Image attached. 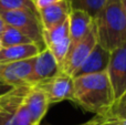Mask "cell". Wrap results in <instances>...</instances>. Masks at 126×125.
Instances as JSON below:
<instances>
[{
	"mask_svg": "<svg viewBox=\"0 0 126 125\" xmlns=\"http://www.w3.org/2000/svg\"><path fill=\"white\" fill-rule=\"evenodd\" d=\"M80 125H126V116H118L113 114L94 115L91 120Z\"/></svg>",
	"mask_w": 126,
	"mask_h": 125,
	"instance_id": "cell-18",
	"label": "cell"
},
{
	"mask_svg": "<svg viewBox=\"0 0 126 125\" xmlns=\"http://www.w3.org/2000/svg\"><path fill=\"white\" fill-rule=\"evenodd\" d=\"M97 43L110 52L126 44V18L122 2L109 0L94 18Z\"/></svg>",
	"mask_w": 126,
	"mask_h": 125,
	"instance_id": "cell-2",
	"label": "cell"
},
{
	"mask_svg": "<svg viewBox=\"0 0 126 125\" xmlns=\"http://www.w3.org/2000/svg\"><path fill=\"white\" fill-rule=\"evenodd\" d=\"M116 1H120V2H122V1H123V0H116Z\"/></svg>",
	"mask_w": 126,
	"mask_h": 125,
	"instance_id": "cell-25",
	"label": "cell"
},
{
	"mask_svg": "<svg viewBox=\"0 0 126 125\" xmlns=\"http://www.w3.org/2000/svg\"><path fill=\"white\" fill-rule=\"evenodd\" d=\"M70 47H71V40L66 39V40H64V41L60 42V43L55 44V46H52V47H50V48H48V50L52 53V55L55 58V60H57L58 63L60 64V66H61L63 60H64V58L66 57L67 52H69Z\"/></svg>",
	"mask_w": 126,
	"mask_h": 125,
	"instance_id": "cell-19",
	"label": "cell"
},
{
	"mask_svg": "<svg viewBox=\"0 0 126 125\" xmlns=\"http://www.w3.org/2000/svg\"><path fill=\"white\" fill-rule=\"evenodd\" d=\"M61 72V66L48 49H43L40 53L33 59L32 71L29 77L28 83L30 85L46 82L52 79Z\"/></svg>",
	"mask_w": 126,
	"mask_h": 125,
	"instance_id": "cell-8",
	"label": "cell"
},
{
	"mask_svg": "<svg viewBox=\"0 0 126 125\" xmlns=\"http://www.w3.org/2000/svg\"><path fill=\"white\" fill-rule=\"evenodd\" d=\"M69 34L71 43H75L87 34L94 24V19L82 10L72 9L69 19Z\"/></svg>",
	"mask_w": 126,
	"mask_h": 125,
	"instance_id": "cell-12",
	"label": "cell"
},
{
	"mask_svg": "<svg viewBox=\"0 0 126 125\" xmlns=\"http://www.w3.org/2000/svg\"><path fill=\"white\" fill-rule=\"evenodd\" d=\"M24 105L30 115L31 124L41 125V121L47 114L49 103L44 92L38 85H31L24 99Z\"/></svg>",
	"mask_w": 126,
	"mask_h": 125,
	"instance_id": "cell-11",
	"label": "cell"
},
{
	"mask_svg": "<svg viewBox=\"0 0 126 125\" xmlns=\"http://www.w3.org/2000/svg\"><path fill=\"white\" fill-rule=\"evenodd\" d=\"M69 1L72 9L84 11L94 19L104 8L109 0H69Z\"/></svg>",
	"mask_w": 126,
	"mask_h": 125,
	"instance_id": "cell-16",
	"label": "cell"
},
{
	"mask_svg": "<svg viewBox=\"0 0 126 125\" xmlns=\"http://www.w3.org/2000/svg\"><path fill=\"white\" fill-rule=\"evenodd\" d=\"M71 10L72 7L69 0H59L47 8L38 10L42 29L49 30L65 22L69 19Z\"/></svg>",
	"mask_w": 126,
	"mask_h": 125,
	"instance_id": "cell-10",
	"label": "cell"
},
{
	"mask_svg": "<svg viewBox=\"0 0 126 125\" xmlns=\"http://www.w3.org/2000/svg\"><path fill=\"white\" fill-rule=\"evenodd\" d=\"M4 27H6V23H4V21L2 20V18L0 17V34H1V32L3 31Z\"/></svg>",
	"mask_w": 126,
	"mask_h": 125,
	"instance_id": "cell-22",
	"label": "cell"
},
{
	"mask_svg": "<svg viewBox=\"0 0 126 125\" xmlns=\"http://www.w3.org/2000/svg\"><path fill=\"white\" fill-rule=\"evenodd\" d=\"M38 86L44 92L49 105H52L66 100L71 101L73 95L74 79L73 77L61 71L52 79L38 84Z\"/></svg>",
	"mask_w": 126,
	"mask_h": 125,
	"instance_id": "cell-7",
	"label": "cell"
},
{
	"mask_svg": "<svg viewBox=\"0 0 126 125\" xmlns=\"http://www.w3.org/2000/svg\"><path fill=\"white\" fill-rule=\"evenodd\" d=\"M33 1H34L37 10H40V9H43L51 6V4H53L54 2L59 1V0H33Z\"/></svg>",
	"mask_w": 126,
	"mask_h": 125,
	"instance_id": "cell-21",
	"label": "cell"
},
{
	"mask_svg": "<svg viewBox=\"0 0 126 125\" xmlns=\"http://www.w3.org/2000/svg\"><path fill=\"white\" fill-rule=\"evenodd\" d=\"M42 39H43L44 47L47 49L52 46H55V44L60 43V42L64 41L66 39H70L69 22H67V20L52 29L43 30L42 31Z\"/></svg>",
	"mask_w": 126,
	"mask_h": 125,
	"instance_id": "cell-15",
	"label": "cell"
},
{
	"mask_svg": "<svg viewBox=\"0 0 126 125\" xmlns=\"http://www.w3.org/2000/svg\"><path fill=\"white\" fill-rule=\"evenodd\" d=\"M0 17L4 23L21 31L23 34L28 35L40 50L46 49L42 39V26L38 12L28 10H12V11H0Z\"/></svg>",
	"mask_w": 126,
	"mask_h": 125,
	"instance_id": "cell-3",
	"label": "cell"
},
{
	"mask_svg": "<svg viewBox=\"0 0 126 125\" xmlns=\"http://www.w3.org/2000/svg\"><path fill=\"white\" fill-rule=\"evenodd\" d=\"M33 59L10 63H0V95L4 94L16 86L29 84L28 80L32 71Z\"/></svg>",
	"mask_w": 126,
	"mask_h": 125,
	"instance_id": "cell-5",
	"label": "cell"
},
{
	"mask_svg": "<svg viewBox=\"0 0 126 125\" xmlns=\"http://www.w3.org/2000/svg\"><path fill=\"white\" fill-rule=\"evenodd\" d=\"M28 10L38 12L33 0H0V11Z\"/></svg>",
	"mask_w": 126,
	"mask_h": 125,
	"instance_id": "cell-17",
	"label": "cell"
},
{
	"mask_svg": "<svg viewBox=\"0 0 126 125\" xmlns=\"http://www.w3.org/2000/svg\"><path fill=\"white\" fill-rule=\"evenodd\" d=\"M40 48L34 43L19 44L0 49V63L19 62L33 59L40 53Z\"/></svg>",
	"mask_w": 126,
	"mask_h": 125,
	"instance_id": "cell-13",
	"label": "cell"
},
{
	"mask_svg": "<svg viewBox=\"0 0 126 125\" xmlns=\"http://www.w3.org/2000/svg\"><path fill=\"white\" fill-rule=\"evenodd\" d=\"M106 74L116 102L126 92V44L111 51Z\"/></svg>",
	"mask_w": 126,
	"mask_h": 125,
	"instance_id": "cell-6",
	"label": "cell"
},
{
	"mask_svg": "<svg viewBox=\"0 0 126 125\" xmlns=\"http://www.w3.org/2000/svg\"><path fill=\"white\" fill-rule=\"evenodd\" d=\"M122 7H123V11H124V15L126 18V0H123L122 1Z\"/></svg>",
	"mask_w": 126,
	"mask_h": 125,
	"instance_id": "cell-23",
	"label": "cell"
},
{
	"mask_svg": "<svg viewBox=\"0 0 126 125\" xmlns=\"http://www.w3.org/2000/svg\"><path fill=\"white\" fill-rule=\"evenodd\" d=\"M2 48V46H1V42H0V49H1Z\"/></svg>",
	"mask_w": 126,
	"mask_h": 125,
	"instance_id": "cell-24",
	"label": "cell"
},
{
	"mask_svg": "<svg viewBox=\"0 0 126 125\" xmlns=\"http://www.w3.org/2000/svg\"><path fill=\"white\" fill-rule=\"evenodd\" d=\"M110 114L118 115V116H126V92L123 94V96L120 100L114 103L112 106Z\"/></svg>",
	"mask_w": 126,
	"mask_h": 125,
	"instance_id": "cell-20",
	"label": "cell"
},
{
	"mask_svg": "<svg viewBox=\"0 0 126 125\" xmlns=\"http://www.w3.org/2000/svg\"><path fill=\"white\" fill-rule=\"evenodd\" d=\"M0 42H1L2 48L12 46H19V44H30L34 43L28 35L23 34L21 31L13 28L11 26L6 24L3 31L0 34ZM35 44V43H34Z\"/></svg>",
	"mask_w": 126,
	"mask_h": 125,
	"instance_id": "cell-14",
	"label": "cell"
},
{
	"mask_svg": "<svg viewBox=\"0 0 126 125\" xmlns=\"http://www.w3.org/2000/svg\"><path fill=\"white\" fill-rule=\"evenodd\" d=\"M74 88L71 101L84 111L95 115L110 113L115 103L113 90L106 72L73 78Z\"/></svg>",
	"mask_w": 126,
	"mask_h": 125,
	"instance_id": "cell-1",
	"label": "cell"
},
{
	"mask_svg": "<svg viewBox=\"0 0 126 125\" xmlns=\"http://www.w3.org/2000/svg\"><path fill=\"white\" fill-rule=\"evenodd\" d=\"M110 58H111V52L106 49H104L103 47H101L98 43H96L93 50L91 51V53L84 60V62L75 71L73 78L106 72Z\"/></svg>",
	"mask_w": 126,
	"mask_h": 125,
	"instance_id": "cell-9",
	"label": "cell"
},
{
	"mask_svg": "<svg viewBox=\"0 0 126 125\" xmlns=\"http://www.w3.org/2000/svg\"><path fill=\"white\" fill-rule=\"evenodd\" d=\"M97 43L96 39V29L95 24L91 28V30L87 32V34L81 40H79L75 43H71L66 57L64 58L61 64V71L66 74L73 77L75 71L81 66V64L84 62L87 55L91 53L95 44Z\"/></svg>",
	"mask_w": 126,
	"mask_h": 125,
	"instance_id": "cell-4",
	"label": "cell"
}]
</instances>
